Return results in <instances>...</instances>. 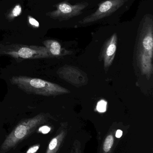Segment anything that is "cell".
Listing matches in <instances>:
<instances>
[{"label":"cell","instance_id":"cell-2","mask_svg":"<svg viewBox=\"0 0 153 153\" xmlns=\"http://www.w3.org/2000/svg\"><path fill=\"white\" fill-rule=\"evenodd\" d=\"M13 83L22 90L37 95L50 96L67 93L65 88L48 81L27 76H15L12 79Z\"/></svg>","mask_w":153,"mask_h":153},{"label":"cell","instance_id":"cell-13","mask_svg":"<svg viewBox=\"0 0 153 153\" xmlns=\"http://www.w3.org/2000/svg\"><path fill=\"white\" fill-rule=\"evenodd\" d=\"M40 144H37L34 145L32 146H31L28 151H27L26 153H37L40 147Z\"/></svg>","mask_w":153,"mask_h":153},{"label":"cell","instance_id":"cell-4","mask_svg":"<svg viewBox=\"0 0 153 153\" xmlns=\"http://www.w3.org/2000/svg\"><path fill=\"white\" fill-rule=\"evenodd\" d=\"M88 5L87 2L79 3L72 5L67 2H62L57 4L55 10L49 13L47 15L52 19L68 20L81 15Z\"/></svg>","mask_w":153,"mask_h":153},{"label":"cell","instance_id":"cell-11","mask_svg":"<svg viewBox=\"0 0 153 153\" xmlns=\"http://www.w3.org/2000/svg\"><path fill=\"white\" fill-rule=\"evenodd\" d=\"M107 102L104 100H101L98 102L97 110L100 112H104L107 110Z\"/></svg>","mask_w":153,"mask_h":153},{"label":"cell","instance_id":"cell-1","mask_svg":"<svg viewBox=\"0 0 153 153\" xmlns=\"http://www.w3.org/2000/svg\"><path fill=\"white\" fill-rule=\"evenodd\" d=\"M45 116L39 114L21 121L7 136L0 147V153H5L15 148L21 142L34 133L45 123Z\"/></svg>","mask_w":153,"mask_h":153},{"label":"cell","instance_id":"cell-5","mask_svg":"<svg viewBox=\"0 0 153 153\" xmlns=\"http://www.w3.org/2000/svg\"><path fill=\"white\" fill-rule=\"evenodd\" d=\"M127 0H106L101 3L93 13L84 17L80 23L89 24L103 19L118 10Z\"/></svg>","mask_w":153,"mask_h":153},{"label":"cell","instance_id":"cell-10","mask_svg":"<svg viewBox=\"0 0 153 153\" xmlns=\"http://www.w3.org/2000/svg\"><path fill=\"white\" fill-rule=\"evenodd\" d=\"M114 143V138L111 135L106 138L103 145V150L104 152H108Z\"/></svg>","mask_w":153,"mask_h":153},{"label":"cell","instance_id":"cell-8","mask_svg":"<svg viewBox=\"0 0 153 153\" xmlns=\"http://www.w3.org/2000/svg\"><path fill=\"white\" fill-rule=\"evenodd\" d=\"M37 51L33 48L23 47L21 48L18 52V54L20 57L24 59L31 58L33 55L37 53Z\"/></svg>","mask_w":153,"mask_h":153},{"label":"cell","instance_id":"cell-7","mask_svg":"<svg viewBox=\"0 0 153 153\" xmlns=\"http://www.w3.org/2000/svg\"><path fill=\"white\" fill-rule=\"evenodd\" d=\"M46 45L49 48L50 53L54 55H58L61 52V45L55 40H47L45 42Z\"/></svg>","mask_w":153,"mask_h":153},{"label":"cell","instance_id":"cell-15","mask_svg":"<svg viewBox=\"0 0 153 153\" xmlns=\"http://www.w3.org/2000/svg\"><path fill=\"white\" fill-rule=\"evenodd\" d=\"M123 134V132L121 130H118L116 133V136L117 138H120Z\"/></svg>","mask_w":153,"mask_h":153},{"label":"cell","instance_id":"cell-12","mask_svg":"<svg viewBox=\"0 0 153 153\" xmlns=\"http://www.w3.org/2000/svg\"><path fill=\"white\" fill-rule=\"evenodd\" d=\"M28 23L32 27L35 28H39L40 27V24L38 22L34 19L33 17L28 15Z\"/></svg>","mask_w":153,"mask_h":153},{"label":"cell","instance_id":"cell-6","mask_svg":"<svg viewBox=\"0 0 153 153\" xmlns=\"http://www.w3.org/2000/svg\"><path fill=\"white\" fill-rule=\"evenodd\" d=\"M117 37L116 33L111 36L108 41L104 54V62L106 67L110 65L115 57L116 50Z\"/></svg>","mask_w":153,"mask_h":153},{"label":"cell","instance_id":"cell-9","mask_svg":"<svg viewBox=\"0 0 153 153\" xmlns=\"http://www.w3.org/2000/svg\"><path fill=\"white\" fill-rule=\"evenodd\" d=\"M22 12V8L19 4H17L13 8L8 15V18L12 20L19 17Z\"/></svg>","mask_w":153,"mask_h":153},{"label":"cell","instance_id":"cell-14","mask_svg":"<svg viewBox=\"0 0 153 153\" xmlns=\"http://www.w3.org/2000/svg\"><path fill=\"white\" fill-rule=\"evenodd\" d=\"M50 128L48 126H42L39 128L38 132L43 134H46L50 131Z\"/></svg>","mask_w":153,"mask_h":153},{"label":"cell","instance_id":"cell-3","mask_svg":"<svg viewBox=\"0 0 153 153\" xmlns=\"http://www.w3.org/2000/svg\"><path fill=\"white\" fill-rule=\"evenodd\" d=\"M140 42L144 49L141 62L144 71H150L152 68L151 60L153 54V18L151 14L145 15L141 23Z\"/></svg>","mask_w":153,"mask_h":153}]
</instances>
